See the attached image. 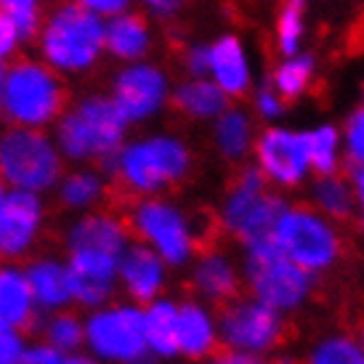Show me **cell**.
Masks as SVG:
<instances>
[{
  "label": "cell",
  "instance_id": "37",
  "mask_svg": "<svg viewBox=\"0 0 364 364\" xmlns=\"http://www.w3.org/2000/svg\"><path fill=\"white\" fill-rule=\"evenodd\" d=\"M255 112L261 114L263 120H277V117H282L284 112V99L279 96V91L274 88V82H263L258 85V91H255Z\"/></svg>",
  "mask_w": 364,
  "mask_h": 364
},
{
  "label": "cell",
  "instance_id": "18",
  "mask_svg": "<svg viewBox=\"0 0 364 364\" xmlns=\"http://www.w3.org/2000/svg\"><path fill=\"white\" fill-rule=\"evenodd\" d=\"M171 266L149 245L133 240L120 255V295L133 304H152L168 293Z\"/></svg>",
  "mask_w": 364,
  "mask_h": 364
},
{
  "label": "cell",
  "instance_id": "11",
  "mask_svg": "<svg viewBox=\"0 0 364 364\" xmlns=\"http://www.w3.org/2000/svg\"><path fill=\"white\" fill-rule=\"evenodd\" d=\"M287 314L258 301L255 295H240L218 309L221 346L253 356H272L287 338Z\"/></svg>",
  "mask_w": 364,
  "mask_h": 364
},
{
  "label": "cell",
  "instance_id": "46",
  "mask_svg": "<svg viewBox=\"0 0 364 364\" xmlns=\"http://www.w3.org/2000/svg\"><path fill=\"white\" fill-rule=\"evenodd\" d=\"M6 80H9V67L0 61V112H3V99H6Z\"/></svg>",
  "mask_w": 364,
  "mask_h": 364
},
{
  "label": "cell",
  "instance_id": "40",
  "mask_svg": "<svg viewBox=\"0 0 364 364\" xmlns=\"http://www.w3.org/2000/svg\"><path fill=\"white\" fill-rule=\"evenodd\" d=\"M21 41L16 24L6 11H0V61H6L11 53L16 51V43Z\"/></svg>",
  "mask_w": 364,
  "mask_h": 364
},
{
  "label": "cell",
  "instance_id": "20",
  "mask_svg": "<svg viewBox=\"0 0 364 364\" xmlns=\"http://www.w3.org/2000/svg\"><path fill=\"white\" fill-rule=\"evenodd\" d=\"M24 272L30 279L32 295L41 314H53L61 309H72V282L67 258L59 255H32L24 261Z\"/></svg>",
  "mask_w": 364,
  "mask_h": 364
},
{
  "label": "cell",
  "instance_id": "26",
  "mask_svg": "<svg viewBox=\"0 0 364 364\" xmlns=\"http://www.w3.org/2000/svg\"><path fill=\"white\" fill-rule=\"evenodd\" d=\"M309 205L316 210L333 218L335 223L351 221L359 210V197H356L354 181L346 178L341 173H330V176H316L309 186Z\"/></svg>",
  "mask_w": 364,
  "mask_h": 364
},
{
  "label": "cell",
  "instance_id": "51",
  "mask_svg": "<svg viewBox=\"0 0 364 364\" xmlns=\"http://www.w3.org/2000/svg\"><path fill=\"white\" fill-rule=\"evenodd\" d=\"M0 364H6V362H0Z\"/></svg>",
  "mask_w": 364,
  "mask_h": 364
},
{
  "label": "cell",
  "instance_id": "14",
  "mask_svg": "<svg viewBox=\"0 0 364 364\" xmlns=\"http://www.w3.org/2000/svg\"><path fill=\"white\" fill-rule=\"evenodd\" d=\"M72 298L80 311H93L120 295V255L107 250H67Z\"/></svg>",
  "mask_w": 364,
  "mask_h": 364
},
{
  "label": "cell",
  "instance_id": "9",
  "mask_svg": "<svg viewBox=\"0 0 364 364\" xmlns=\"http://www.w3.org/2000/svg\"><path fill=\"white\" fill-rule=\"evenodd\" d=\"M41 51L53 70L85 72L107 51V27L80 3H64L43 27Z\"/></svg>",
  "mask_w": 364,
  "mask_h": 364
},
{
  "label": "cell",
  "instance_id": "32",
  "mask_svg": "<svg viewBox=\"0 0 364 364\" xmlns=\"http://www.w3.org/2000/svg\"><path fill=\"white\" fill-rule=\"evenodd\" d=\"M314 70H316V59L311 53L287 56V61H282L279 70L274 72V88L279 91L284 102H295L306 93V88H309V82L314 77Z\"/></svg>",
  "mask_w": 364,
  "mask_h": 364
},
{
  "label": "cell",
  "instance_id": "25",
  "mask_svg": "<svg viewBox=\"0 0 364 364\" xmlns=\"http://www.w3.org/2000/svg\"><path fill=\"white\" fill-rule=\"evenodd\" d=\"M171 102L176 112H181L189 120H215L218 114L229 109V93L223 91L215 80L208 77H192V80L181 82L176 91L171 93Z\"/></svg>",
  "mask_w": 364,
  "mask_h": 364
},
{
  "label": "cell",
  "instance_id": "1",
  "mask_svg": "<svg viewBox=\"0 0 364 364\" xmlns=\"http://www.w3.org/2000/svg\"><path fill=\"white\" fill-rule=\"evenodd\" d=\"M128 128L131 122L112 96L91 93L64 109V114L53 122V141L59 144L67 162L99 165L109 173L122 144L128 141Z\"/></svg>",
  "mask_w": 364,
  "mask_h": 364
},
{
  "label": "cell",
  "instance_id": "16",
  "mask_svg": "<svg viewBox=\"0 0 364 364\" xmlns=\"http://www.w3.org/2000/svg\"><path fill=\"white\" fill-rule=\"evenodd\" d=\"M112 99L117 102V107L131 125L152 120L154 114L162 112L165 102L171 99L168 77L154 64H131L114 75Z\"/></svg>",
  "mask_w": 364,
  "mask_h": 364
},
{
  "label": "cell",
  "instance_id": "15",
  "mask_svg": "<svg viewBox=\"0 0 364 364\" xmlns=\"http://www.w3.org/2000/svg\"><path fill=\"white\" fill-rule=\"evenodd\" d=\"M186 284L194 298L210 304L213 309H221L242 295V261H237L221 245H205L186 266Z\"/></svg>",
  "mask_w": 364,
  "mask_h": 364
},
{
  "label": "cell",
  "instance_id": "27",
  "mask_svg": "<svg viewBox=\"0 0 364 364\" xmlns=\"http://www.w3.org/2000/svg\"><path fill=\"white\" fill-rule=\"evenodd\" d=\"M152 48V32L141 14L122 11L107 24V51L120 61H139Z\"/></svg>",
  "mask_w": 364,
  "mask_h": 364
},
{
  "label": "cell",
  "instance_id": "23",
  "mask_svg": "<svg viewBox=\"0 0 364 364\" xmlns=\"http://www.w3.org/2000/svg\"><path fill=\"white\" fill-rule=\"evenodd\" d=\"M144 327L149 351L157 362H173L178 356V301L162 295L144 306Z\"/></svg>",
  "mask_w": 364,
  "mask_h": 364
},
{
  "label": "cell",
  "instance_id": "49",
  "mask_svg": "<svg viewBox=\"0 0 364 364\" xmlns=\"http://www.w3.org/2000/svg\"><path fill=\"white\" fill-rule=\"evenodd\" d=\"M359 341H362V346H364V330H362V338H359Z\"/></svg>",
  "mask_w": 364,
  "mask_h": 364
},
{
  "label": "cell",
  "instance_id": "47",
  "mask_svg": "<svg viewBox=\"0 0 364 364\" xmlns=\"http://www.w3.org/2000/svg\"><path fill=\"white\" fill-rule=\"evenodd\" d=\"M269 364H304V362H298V359L290 356V354H272Z\"/></svg>",
  "mask_w": 364,
  "mask_h": 364
},
{
  "label": "cell",
  "instance_id": "7",
  "mask_svg": "<svg viewBox=\"0 0 364 364\" xmlns=\"http://www.w3.org/2000/svg\"><path fill=\"white\" fill-rule=\"evenodd\" d=\"M85 351L102 364H157L146 341L144 306L114 298L85 311Z\"/></svg>",
  "mask_w": 364,
  "mask_h": 364
},
{
  "label": "cell",
  "instance_id": "4",
  "mask_svg": "<svg viewBox=\"0 0 364 364\" xmlns=\"http://www.w3.org/2000/svg\"><path fill=\"white\" fill-rule=\"evenodd\" d=\"M269 186L272 183L258 165H245L237 171L223 194L215 223L240 247L269 240L279 215L290 205L282 194L272 192Z\"/></svg>",
  "mask_w": 364,
  "mask_h": 364
},
{
  "label": "cell",
  "instance_id": "12",
  "mask_svg": "<svg viewBox=\"0 0 364 364\" xmlns=\"http://www.w3.org/2000/svg\"><path fill=\"white\" fill-rule=\"evenodd\" d=\"M255 165L263 171L272 186L277 189H301L311 171V154L306 131L290 128H266L255 136Z\"/></svg>",
  "mask_w": 364,
  "mask_h": 364
},
{
  "label": "cell",
  "instance_id": "5",
  "mask_svg": "<svg viewBox=\"0 0 364 364\" xmlns=\"http://www.w3.org/2000/svg\"><path fill=\"white\" fill-rule=\"evenodd\" d=\"M245 290L282 314L301 311L316 290V274L290 261L272 237L242 247Z\"/></svg>",
  "mask_w": 364,
  "mask_h": 364
},
{
  "label": "cell",
  "instance_id": "50",
  "mask_svg": "<svg viewBox=\"0 0 364 364\" xmlns=\"http://www.w3.org/2000/svg\"><path fill=\"white\" fill-rule=\"evenodd\" d=\"M362 232H364V215H362Z\"/></svg>",
  "mask_w": 364,
  "mask_h": 364
},
{
  "label": "cell",
  "instance_id": "3",
  "mask_svg": "<svg viewBox=\"0 0 364 364\" xmlns=\"http://www.w3.org/2000/svg\"><path fill=\"white\" fill-rule=\"evenodd\" d=\"M125 215L133 237L157 250L173 272L186 269L194 255L208 245V232L200 226V221L165 194L131 200Z\"/></svg>",
  "mask_w": 364,
  "mask_h": 364
},
{
  "label": "cell",
  "instance_id": "31",
  "mask_svg": "<svg viewBox=\"0 0 364 364\" xmlns=\"http://www.w3.org/2000/svg\"><path fill=\"white\" fill-rule=\"evenodd\" d=\"M304 364H364V346L346 333L324 335L311 346Z\"/></svg>",
  "mask_w": 364,
  "mask_h": 364
},
{
  "label": "cell",
  "instance_id": "21",
  "mask_svg": "<svg viewBox=\"0 0 364 364\" xmlns=\"http://www.w3.org/2000/svg\"><path fill=\"white\" fill-rule=\"evenodd\" d=\"M56 203L61 210L80 215V213L96 210L109 203L112 194V176L102 171L99 165H80L75 171H67L61 176V181L56 183Z\"/></svg>",
  "mask_w": 364,
  "mask_h": 364
},
{
  "label": "cell",
  "instance_id": "10",
  "mask_svg": "<svg viewBox=\"0 0 364 364\" xmlns=\"http://www.w3.org/2000/svg\"><path fill=\"white\" fill-rule=\"evenodd\" d=\"M67 88L53 67L19 59L9 67L3 114L11 125L24 128H48L67 109Z\"/></svg>",
  "mask_w": 364,
  "mask_h": 364
},
{
  "label": "cell",
  "instance_id": "48",
  "mask_svg": "<svg viewBox=\"0 0 364 364\" xmlns=\"http://www.w3.org/2000/svg\"><path fill=\"white\" fill-rule=\"evenodd\" d=\"M6 194H9V183L0 178V210H3V203H6Z\"/></svg>",
  "mask_w": 364,
  "mask_h": 364
},
{
  "label": "cell",
  "instance_id": "39",
  "mask_svg": "<svg viewBox=\"0 0 364 364\" xmlns=\"http://www.w3.org/2000/svg\"><path fill=\"white\" fill-rule=\"evenodd\" d=\"M183 67L192 77H205L210 75V46H189L183 53Z\"/></svg>",
  "mask_w": 364,
  "mask_h": 364
},
{
  "label": "cell",
  "instance_id": "52",
  "mask_svg": "<svg viewBox=\"0 0 364 364\" xmlns=\"http://www.w3.org/2000/svg\"><path fill=\"white\" fill-rule=\"evenodd\" d=\"M0 3H3V0H0Z\"/></svg>",
  "mask_w": 364,
  "mask_h": 364
},
{
  "label": "cell",
  "instance_id": "33",
  "mask_svg": "<svg viewBox=\"0 0 364 364\" xmlns=\"http://www.w3.org/2000/svg\"><path fill=\"white\" fill-rule=\"evenodd\" d=\"M306 9H309V0H284L282 11H279L277 43L284 56H295L301 48L306 30Z\"/></svg>",
  "mask_w": 364,
  "mask_h": 364
},
{
  "label": "cell",
  "instance_id": "22",
  "mask_svg": "<svg viewBox=\"0 0 364 364\" xmlns=\"http://www.w3.org/2000/svg\"><path fill=\"white\" fill-rule=\"evenodd\" d=\"M0 322L21 327L30 335L41 322L24 263L19 261H0Z\"/></svg>",
  "mask_w": 364,
  "mask_h": 364
},
{
  "label": "cell",
  "instance_id": "34",
  "mask_svg": "<svg viewBox=\"0 0 364 364\" xmlns=\"http://www.w3.org/2000/svg\"><path fill=\"white\" fill-rule=\"evenodd\" d=\"M0 9L9 14L21 41H32L38 35V21H41V0H3Z\"/></svg>",
  "mask_w": 364,
  "mask_h": 364
},
{
  "label": "cell",
  "instance_id": "17",
  "mask_svg": "<svg viewBox=\"0 0 364 364\" xmlns=\"http://www.w3.org/2000/svg\"><path fill=\"white\" fill-rule=\"evenodd\" d=\"M133 240H136V237H133V232H131L128 215L112 210L107 205H104V208H96V210L75 215V218L67 223L64 234H61L64 253H67V250L91 247V250H107V253L122 255Z\"/></svg>",
  "mask_w": 364,
  "mask_h": 364
},
{
  "label": "cell",
  "instance_id": "8",
  "mask_svg": "<svg viewBox=\"0 0 364 364\" xmlns=\"http://www.w3.org/2000/svg\"><path fill=\"white\" fill-rule=\"evenodd\" d=\"M272 240L290 261L311 274H327L343 258V237L338 223L314 205H287L274 226Z\"/></svg>",
  "mask_w": 364,
  "mask_h": 364
},
{
  "label": "cell",
  "instance_id": "35",
  "mask_svg": "<svg viewBox=\"0 0 364 364\" xmlns=\"http://www.w3.org/2000/svg\"><path fill=\"white\" fill-rule=\"evenodd\" d=\"M343 152L351 168H364V107L356 109L343 128Z\"/></svg>",
  "mask_w": 364,
  "mask_h": 364
},
{
  "label": "cell",
  "instance_id": "44",
  "mask_svg": "<svg viewBox=\"0 0 364 364\" xmlns=\"http://www.w3.org/2000/svg\"><path fill=\"white\" fill-rule=\"evenodd\" d=\"M61 364H102V362H99L96 356L88 354V351L82 348V351H75V354H67V356H64V362H61Z\"/></svg>",
  "mask_w": 364,
  "mask_h": 364
},
{
  "label": "cell",
  "instance_id": "19",
  "mask_svg": "<svg viewBox=\"0 0 364 364\" xmlns=\"http://www.w3.org/2000/svg\"><path fill=\"white\" fill-rule=\"evenodd\" d=\"M221 346L218 311L200 298L178 301V356L186 362H205Z\"/></svg>",
  "mask_w": 364,
  "mask_h": 364
},
{
  "label": "cell",
  "instance_id": "36",
  "mask_svg": "<svg viewBox=\"0 0 364 364\" xmlns=\"http://www.w3.org/2000/svg\"><path fill=\"white\" fill-rule=\"evenodd\" d=\"M27 330H21V327H14V324H6L0 322V362L6 364H16L24 354V348L30 343V338H27Z\"/></svg>",
  "mask_w": 364,
  "mask_h": 364
},
{
  "label": "cell",
  "instance_id": "42",
  "mask_svg": "<svg viewBox=\"0 0 364 364\" xmlns=\"http://www.w3.org/2000/svg\"><path fill=\"white\" fill-rule=\"evenodd\" d=\"M75 3H80L82 9L93 11L99 16H109V19L128 11V6H131V0H75Z\"/></svg>",
  "mask_w": 364,
  "mask_h": 364
},
{
  "label": "cell",
  "instance_id": "28",
  "mask_svg": "<svg viewBox=\"0 0 364 364\" xmlns=\"http://www.w3.org/2000/svg\"><path fill=\"white\" fill-rule=\"evenodd\" d=\"M213 146L226 162H242L255 146V131L250 114L242 109H226L213 120Z\"/></svg>",
  "mask_w": 364,
  "mask_h": 364
},
{
  "label": "cell",
  "instance_id": "29",
  "mask_svg": "<svg viewBox=\"0 0 364 364\" xmlns=\"http://www.w3.org/2000/svg\"><path fill=\"white\" fill-rule=\"evenodd\" d=\"M32 335L59 348L61 354L82 351L85 348V311L72 306V309H61L53 314H41V322Z\"/></svg>",
  "mask_w": 364,
  "mask_h": 364
},
{
  "label": "cell",
  "instance_id": "38",
  "mask_svg": "<svg viewBox=\"0 0 364 364\" xmlns=\"http://www.w3.org/2000/svg\"><path fill=\"white\" fill-rule=\"evenodd\" d=\"M64 356L59 348H53L51 343H46L43 338H30V343L24 348V354L16 364H61Z\"/></svg>",
  "mask_w": 364,
  "mask_h": 364
},
{
  "label": "cell",
  "instance_id": "41",
  "mask_svg": "<svg viewBox=\"0 0 364 364\" xmlns=\"http://www.w3.org/2000/svg\"><path fill=\"white\" fill-rule=\"evenodd\" d=\"M200 364H269V359L266 356L242 354V351H232V348H218L210 359H205Z\"/></svg>",
  "mask_w": 364,
  "mask_h": 364
},
{
  "label": "cell",
  "instance_id": "6",
  "mask_svg": "<svg viewBox=\"0 0 364 364\" xmlns=\"http://www.w3.org/2000/svg\"><path fill=\"white\" fill-rule=\"evenodd\" d=\"M64 154L43 128L11 125L0 133V178L9 189L48 194L64 176Z\"/></svg>",
  "mask_w": 364,
  "mask_h": 364
},
{
  "label": "cell",
  "instance_id": "30",
  "mask_svg": "<svg viewBox=\"0 0 364 364\" xmlns=\"http://www.w3.org/2000/svg\"><path fill=\"white\" fill-rule=\"evenodd\" d=\"M309 139V154H311V171L316 176H330L341 168V146L343 136L335 125H316L314 131H306Z\"/></svg>",
  "mask_w": 364,
  "mask_h": 364
},
{
  "label": "cell",
  "instance_id": "13",
  "mask_svg": "<svg viewBox=\"0 0 364 364\" xmlns=\"http://www.w3.org/2000/svg\"><path fill=\"white\" fill-rule=\"evenodd\" d=\"M46 194L9 189L0 210V261L32 258L46 232Z\"/></svg>",
  "mask_w": 364,
  "mask_h": 364
},
{
  "label": "cell",
  "instance_id": "2",
  "mask_svg": "<svg viewBox=\"0 0 364 364\" xmlns=\"http://www.w3.org/2000/svg\"><path fill=\"white\" fill-rule=\"evenodd\" d=\"M194 157L189 144L173 133H152L125 141L109 168L112 183L125 197L141 200L168 194L192 173Z\"/></svg>",
  "mask_w": 364,
  "mask_h": 364
},
{
  "label": "cell",
  "instance_id": "43",
  "mask_svg": "<svg viewBox=\"0 0 364 364\" xmlns=\"http://www.w3.org/2000/svg\"><path fill=\"white\" fill-rule=\"evenodd\" d=\"M141 3H146V6H149L154 14H160V16H173V14L181 11V6L186 0H141Z\"/></svg>",
  "mask_w": 364,
  "mask_h": 364
},
{
  "label": "cell",
  "instance_id": "45",
  "mask_svg": "<svg viewBox=\"0 0 364 364\" xmlns=\"http://www.w3.org/2000/svg\"><path fill=\"white\" fill-rule=\"evenodd\" d=\"M351 181H354L356 197H359V208L364 210V168H351Z\"/></svg>",
  "mask_w": 364,
  "mask_h": 364
},
{
  "label": "cell",
  "instance_id": "24",
  "mask_svg": "<svg viewBox=\"0 0 364 364\" xmlns=\"http://www.w3.org/2000/svg\"><path fill=\"white\" fill-rule=\"evenodd\" d=\"M210 75L229 96H245L250 88V64L240 38L223 35L210 46Z\"/></svg>",
  "mask_w": 364,
  "mask_h": 364
}]
</instances>
